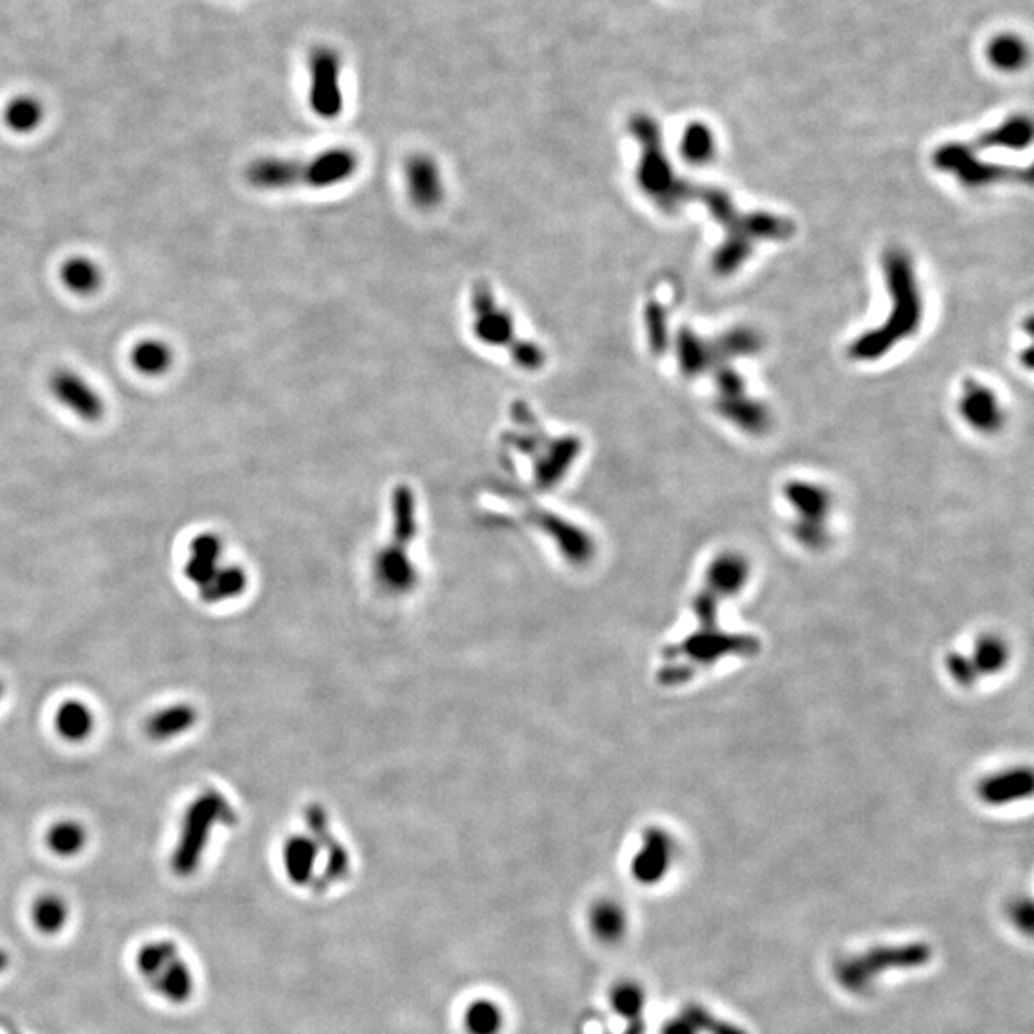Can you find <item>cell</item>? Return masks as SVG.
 I'll use <instances>...</instances> for the list:
<instances>
[{"instance_id": "cell-12", "label": "cell", "mask_w": 1034, "mask_h": 1034, "mask_svg": "<svg viewBox=\"0 0 1034 1034\" xmlns=\"http://www.w3.org/2000/svg\"><path fill=\"white\" fill-rule=\"evenodd\" d=\"M935 165L946 171L954 173L956 179L969 188H981L996 182L1006 180H1021V173L1015 169H1006L998 165L983 163L981 159L975 158V154L962 146V144H948L945 148H939L935 154Z\"/></svg>"}, {"instance_id": "cell-15", "label": "cell", "mask_w": 1034, "mask_h": 1034, "mask_svg": "<svg viewBox=\"0 0 1034 1034\" xmlns=\"http://www.w3.org/2000/svg\"><path fill=\"white\" fill-rule=\"evenodd\" d=\"M406 194L420 211H431L445 198V182L437 161L428 154H414L405 163Z\"/></svg>"}, {"instance_id": "cell-42", "label": "cell", "mask_w": 1034, "mask_h": 1034, "mask_svg": "<svg viewBox=\"0 0 1034 1034\" xmlns=\"http://www.w3.org/2000/svg\"><path fill=\"white\" fill-rule=\"evenodd\" d=\"M219 567H221V560H203V558L190 556V560L184 565V575L188 581H192L198 588H202L215 577Z\"/></svg>"}, {"instance_id": "cell-38", "label": "cell", "mask_w": 1034, "mask_h": 1034, "mask_svg": "<svg viewBox=\"0 0 1034 1034\" xmlns=\"http://www.w3.org/2000/svg\"><path fill=\"white\" fill-rule=\"evenodd\" d=\"M946 671H948L950 678L954 680V684H958L960 688H973L981 680L967 653H948L946 655Z\"/></svg>"}, {"instance_id": "cell-34", "label": "cell", "mask_w": 1034, "mask_h": 1034, "mask_svg": "<svg viewBox=\"0 0 1034 1034\" xmlns=\"http://www.w3.org/2000/svg\"><path fill=\"white\" fill-rule=\"evenodd\" d=\"M1029 142H1031V125L1027 119H1012L1006 125L981 136V140H979L981 148L998 146V148H1012V150L1027 148Z\"/></svg>"}, {"instance_id": "cell-28", "label": "cell", "mask_w": 1034, "mask_h": 1034, "mask_svg": "<svg viewBox=\"0 0 1034 1034\" xmlns=\"http://www.w3.org/2000/svg\"><path fill=\"white\" fill-rule=\"evenodd\" d=\"M676 353H678L680 368L684 370L686 376H697V374L705 372L713 362L711 343H705L703 339L697 338L696 334L690 332L688 328L678 332Z\"/></svg>"}, {"instance_id": "cell-10", "label": "cell", "mask_w": 1034, "mask_h": 1034, "mask_svg": "<svg viewBox=\"0 0 1034 1034\" xmlns=\"http://www.w3.org/2000/svg\"><path fill=\"white\" fill-rule=\"evenodd\" d=\"M305 830L293 832L282 843V866L293 885H307L315 877L322 849L336 841L330 828L328 810L309 805L303 810Z\"/></svg>"}, {"instance_id": "cell-21", "label": "cell", "mask_w": 1034, "mask_h": 1034, "mask_svg": "<svg viewBox=\"0 0 1034 1034\" xmlns=\"http://www.w3.org/2000/svg\"><path fill=\"white\" fill-rule=\"evenodd\" d=\"M198 722L196 707L188 703L169 705L146 720V734L154 742H167L192 730Z\"/></svg>"}, {"instance_id": "cell-17", "label": "cell", "mask_w": 1034, "mask_h": 1034, "mask_svg": "<svg viewBox=\"0 0 1034 1034\" xmlns=\"http://www.w3.org/2000/svg\"><path fill=\"white\" fill-rule=\"evenodd\" d=\"M751 579V565L740 552L726 550L717 554L705 569L703 588L713 592L720 602L742 594Z\"/></svg>"}, {"instance_id": "cell-32", "label": "cell", "mask_w": 1034, "mask_h": 1034, "mask_svg": "<svg viewBox=\"0 0 1034 1034\" xmlns=\"http://www.w3.org/2000/svg\"><path fill=\"white\" fill-rule=\"evenodd\" d=\"M60 276H62V282L66 284V288H69L71 292L85 293V295L98 290V286L102 282L100 269L85 257H75V259L66 261Z\"/></svg>"}, {"instance_id": "cell-4", "label": "cell", "mask_w": 1034, "mask_h": 1034, "mask_svg": "<svg viewBox=\"0 0 1034 1034\" xmlns=\"http://www.w3.org/2000/svg\"><path fill=\"white\" fill-rule=\"evenodd\" d=\"M359 156L349 148L324 150L309 159L265 158L251 163L246 180L259 190L282 188H332L353 179Z\"/></svg>"}, {"instance_id": "cell-22", "label": "cell", "mask_w": 1034, "mask_h": 1034, "mask_svg": "<svg viewBox=\"0 0 1034 1034\" xmlns=\"http://www.w3.org/2000/svg\"><path fill=\"white\" fill-rule=\"evenodd\" d=\"M249 586V575L240 563H223L215 577L200 588V598L205 604H221L240 598Z\"/></svg>"}, {"instance_id": "cell-3", "label": "cell", "mask_w": 1034, "mask_h": 1034, "mask_svg": "<svg viewBox=\"0 0 1034 1034\" xmlns=\"http://www.w3.org/2000/svg\"><path fill=\"white\" fill-rule=\"evenodd\" d=\"M885 276L893 307L883 326L853 341L849 355L860 362H874L895 349L902 339L918 332L923 318L922 293L910 257L904 251H889Z\"/></svg>"}, {"instance_id": "cell-36", "label": "cell", "mask_w": 1034, "mask_h": 1034, "mask_svg": "<svg viewBox=\"0 0 1034 1034\" xmlns=\"http://www.w3.org/2000/svg\"><path fill=\"white\" fill-rule=\"evenodd\" d=\"M669 324H667V315L665 311L657 305V303H648L646 307V332H648V339H650V347H652L653 353H663L667 349V341H669V332H667Z\"/></svg>"}, {"instance_id": "cell-39", "label": "cell", "mask_w": 1034, "mask_h": 1034, "mask_svg": "<svg viewBox=\"0 0 1034 1034\" xmlns=\"http://www.w3.org/2000/svg\"><path fill=\"white\" fill-rule=\"evenodd\" d=\"M611 1004L615 1012L625 1017H638L644 1008V994L636 985H619L611 994Z\"/></svg>"}, {"instance_id": "cell-20", "label": "cell", "mask_w": 1034, "mask_h": 1034, "mask_svg": "<svg viewBox=\"0 0 1034 1034\" xmlns=\"http://www.w3.org/2000/svg\"><path fill=\"white\" fill-rule=\"evenodd\" d=\"M960 412L967 424L981 433H994L1004 424V412L996 395L981 383H966Z\"/></svg>"}, {"instance_id": "cell-37", "label": "cell", "mask_w": 1034, "mask_h": 1034, "mask_svg": "<svg viewBox=\"0 0 1034 1034\" xmlns=\"http://www.w3.org/2000/svg\"><path fill=\"white\" fill-rule=\"evenodd\" d=\"M684 1021L694 1029V1033L696 1031H705V1033L709 1034H745L738 1027L730 1025V1023H722L717 1017H713L711 1013L705 1012L699 1006L686 1008Z\"/></svg>"}, {"instance_id": "cell-18", "label": "cell", "mask_w": 1034, "mask_h": 1034, "mask_svg": "<svg viewBox=\"0 0 1034 1034\" xmlns=\"http://www.w3.org/2000/svg\"><path fill=\"white\" fill-rule=\"evenodd\" d=\"M673 858V839L661 828H648L642 832V843L636 855L630 860V872L640 883H657L667 874Z\"/></svg>"}, {"instance_id": "cell-26", "label": "cell", "mask_w": 1034, "mask_h": 1034, "mask_svg": "<svg viewBox=\"0 0 1034 1034\" xmlns=\"http://www.w3.org/2000/svg\"><path fill=\"white\" fill-rule=\"evenodd\" d=\"M717 408L724 418L751 433H761L768 428V412L765 406L749 401L745 395L732 399H719Z\"/></svg>"}, {"instance_id": "cell-35", "label": "cell", "mask_w": 1034, "mask_h": 1034, "mask_svg": "<svg viewBox=\"0 0 1034 1034\" xmlns=\"http://www.w3.org/2000/svg\"><path fill=\"white\" fill-rule=\"evenodd\" d=\"M753 242H749L743 236H728L726 242L717 249L713 257V267L719 274H732L742 267L743 263L751 257Z\"/></svg>"}, {"instance_id": "cell-29", "label": "cell", "mask_w": 1034, "mask_h": 1034, "mask_svg": "<svg viewBox=\"0 0 1034 1034\" xmlns=\"http://www.w3.org/2000/svg\"><path fill=\"white\" fill-rule=\"evenodd\" d=\"M588 925L600 941L615 943L619 937H623L627 929V920L623 908H619L611 900H602L592 906L588 914Z\"/></svg>"}, {"instance_id": "cell-1", "label": "cell", "mask_w": 1034, "mask_h": 1034, "mask_svg": "<svg viewBox=\"0 0 1034 1034\" xmlns=\"http://www.w3.org/2000/svg\"><path fill=\"white\" fill-rule=\"evenodd\" d=\"M424 527L418 496L410 485H397L389 496L387 527L364 562V581L376 600L405 606L426 585Z\"/></svg>"}, {"instance_id": "cell-7", "label": "cell", "mask_w": 1034, "mask_h": 1034, "mask_svg": "<svg viewBox=\"0 0 1034 1034\" xmlns=\"http://www.w3.org/2000/svg\"><path fill=\"white\" fill-rule=\"evenodd\" d=\"M630 131L642 144V158L636 173L640 190L667 213H673L682 203L692 200L694 188L676 177L669 158H665L659 129L652 119L644 115L634 117Z\"/></svg>"}, {"instance_id": "cell-8", "label": "cell", "mask_w": 1034, "mask_h": 1034, "mask_svg": "<svg viewBox=\"0 0 1034 1034\" xmlns=\"http://www.w3.org/2000/svg\"><path fill=\"white\" fill-rule=\"evenodd\" d=\"M761 650V642L753 634L728 632L720 627L701 629L688 634L684 640L669 644L663 650L665 663H676L684 667L692 676L699 669L711 667L724 657H751Z\"/></svg>"}, {"instance_id": "cell-23", "label": "cell", "mask_w": 1034, "mask_h": 1034, "mask_svg": "<svg viewBox=\"0 0 1034 1034\" xmlns=\"http://www.w3.org/2000/svg\"><path fill=\"white\" fill-rule=\"evenodd\" d=\"M460 1023L466 1034H502L506 1027V1013L493 998L479 996L464 1006Z\"/></svg>"}, {"instance_id": "cell-44", "label": "cell", "mask_w": 1034, "mask_h": 1034, "mask_svg": "<svg viewBox=\"0 0 1034 1034\" xmlns=\"http://www.w3.org/2000/svg\"><path fill=\"white\" fill-rule=\"evenodd\" d=\"M10 966V956L0 948V975Z\"/></svg>"}, {"instance_id": "cell-13", "label": "cell", "mask_w": 1034, "mask_h": 1034, "mask_svg": "<svg viewBox=\"0 0 1034 1034\" xmlns=\"http://www.w3.org/2000/svg\"><path fill=\"white\" fill-rule=\"evenodd\" d=\"M48 389L60 405L66 406L81 420L98 422L104 416L106 408L102 397L87 380H83L73 370H56L48 380Z\"/></svg>"}, {"instance_id": "cell-46", "label": "cell", "mask_w": 1034, "mask_h": 1034, "mask_svg": "<svg viewBox=\"0 0 1034 1034\" xmlns=\"http://www.w3.org/2000/svg\"><path fill=\"white\" fill-rule=\"evenodd\" d=\"M2 694H4V684L0 682V697H2Z\"/></svg>"}, {"instance_id": "cell-33", "label": "cell", "mask_w": 1034, "mask_h": 1034, "mask_svg": "<svg viewBox=\"0 0 1034 1034\" xmlns=\"http://www.w3.org/2000/svg\"><path fill=\"white\" fill-rule=\"evenodd\" d=\"M680 152L688 163L703 165L715 156V136L705 125L694 123L680 140Z\"/></svg>"}, {"instance_id": "cell-16", "label": "cell", "mask_w": 1034, "mask_h": 1034, "mask_svg": "<svg viewBox=\"0 0 1034 1034\" xmlns=\"http://www.w3.org/2000/svg\"><path fill=\"white\" fill-rule=\"evenodd\" d=\"M1033 787V770L1029 766H1010L985 776L977 784V795L989 807H1006L1029 799Z\"/></svg>"}, {"instance_id": "cell-40", "label": "cell", "mask_w": 1034, "mask_h": 1034, "mask_svg": "<svg viewBox=\"0 0 1034 1034\" xmlns=\"http://www.w3.org/2000/svg\"><path fill=\"white\" fill-rule=\"evenodd\" d=\"M990 56H992L994 64H998L1000 68L1013 69L1021 66V62L1025 58V50L1021 43H1017L1013 37H1006L992 45Z\"/></svg>"}, {"instance_id": "cell-31", "label": "cell", "mask_w": 1034, "mask_h": 1034, "mask_svg": "<svg viewBox=\"0 0 1034 1034\" xmlns=\"http://www.w3.org/2000/svg\"><path fill=\"white\" fill-rule=\"evenodd\" d=\"M131 360L136 370L146 376H159L171 366V349L158 339H146L136 343Z\"/></svg>"}, {"instance_id": "cell-27", "label": "cell", "mask_w": 1034, "mask_h": 1034, "mask_svg": "<svg viewBox=\"0 0 1034 1034\" xmlns=\"http://www.w3.org/2000/svg\"><path fill=\"white\" fill-rule=\"evenodd\" d=\"M31 920L39 933L58 935L69 920L68 902L60 895L45 893L33 902Z\"/></svg>"}, {"instance_id": "cell-24", "label": "cell", "mask_w": 1034, "mask_h": 1034, "mask_svg": "<svg viewBox=\"0 0 1034 1034\" xmlns=\"http://www.w3.org/2000/svg\"><path fill=\"white\" fill-rule=\"evenodd\" d=\"M979 678L1000 675L1012 657L1008 642L998 634H981L967 653Z\"/></svg>"}, {"instance_id": "cell-9", "label": "cell", "mask_w": 1034, "mask_h": 1034, "mask_svg": "<svg viewBox=\"0 0 1034 1034\" xmlns=\"http://www.w3.org/2000/svg\"><path fill=\"white\" fill-rule=\"evenodd\" d=\"M784 498L795 512V521L789 527L791 537L810 552L828 548L832 539L828 527L833 506L830 491L812 481H789Z\"/></svg>"}, {"instance_id": "cell-43", "label": "cell", "mask_w": 1034, "mask_h": 1034, "mask_svg": "<svg viewBox=\"0 0 1034 1034\" xmlns=\"http://www.w3.org/2000/svg\"><path fill=\"white\" fill-rule=\"evenodd\" d=\"M665 1034H696V1033H694V1029H692V1027H690V1025H688V1023H686V1021H684V1019H680V1021H675V1023H671V1025H669V1027H667V1029H665Z\"/></svg>"}, {"instance_id": "cell-19", "label": "cell", "mask_w": 1034, "mask_h": 1034, "mask_svg": "<svg viewBox=\"0 0 1034 1034\" xmlns=\"http://www.w3.org/2000/svg\"><path fill=\"white\" fill-rule=\"evenodd\" d=\"M146 981L161 998L175 1006L186 1004L194 994V975L182 960L179 948H175Z\"/></svg>"}, {"instance_id": "cell-11", "label": "cell", "mask_w": 1034, "mask_h": 1034, "mask_svg": "<svg viewBox=\"0 0 1034 1034\" xmlns=\"http://www.w3.org/2000/svg\"><path fill=\"white\" fill-rule=\"evenodd\" d=\"M931 956L929 946L922 943L904 946H883L868 954L858 956L841 969V981L845 987L858 990L866 987L874 977L889 967L923 966Z\"/></svg>"}, {"instance_id": "cell-6", "label": "cell", "mask_w": 1034, "mask_h": 1034, "mask_svg": "<svg viewBox=\"0 0 1034 1034\" xmlns=\"http://www.w3.org/2000/svg\"><path fill=\"white\" fill-rule=\"evenodd\" d=\"M236 810L217 789L202 791L184 812L180 835L171 856V870L179 877L194 876L202 864L205 847L217 826L236 822Z\"/></svg>"}, {"instance_id": "cell-14", "label": "cell", "mask_w": 1034, "mask_h": 1034, "mask_svg": "<svg viewBox=\"0 0 1034 1034\" xmlns=\"http://www.w3.org/2000/svg\"><path fill=\"white\" fill-rule=\"evenodd\" d=\"M311 106L318 117L332 119L341 112L339 60L332 50L320 48L311 60Z\"/></svg>"}, {"instance_id": "cell-25", "label": "cell", "mask_w": 1034, "mask_h": 1034, "mask_svg": "<svg viewBox=\"0 0 1034 1034\" xmlns=\"http://www.w3.org/2000/svg\"><path fill=\"white\" fill-rule=\"evenodd\" d=\"M56 730L66 742L87 740L94 730V715L89 705L77 699L62 703L56 713Z\"/></svg>"}, {"instance_id": "cell-41", "label": "cell", "mask_w": 1034, "mask_h": 1034, "mask_svg": "<svg viewBox=\"0 0 1034 1034\" xmlns=\"http://www.w3.org/2000/svg\"><path fill=\"white\" fill-rule=\"evenodd\" d=\"M225 554V542L215 533H203L190 542V556L203 560H221Z\"/></svg>"}, {"instance_id": "cell-2", "label": "cell", "mask_w": 1034, "mask_h": 1034, "mask_svg": "<svg viewBox=\"0 0 1034 1034\" xmlns=\"http://www.w3.org/2000/svg\"><path fill=\"white\" fill-rule=\"evenodd\" d=\"M504 450L527 462L529 485L539 493L558 489L577 464L583 443L577 435H552L542 428L531 406L517 401L510 408V428L502 435Z\"/></svg>"}, {"instance_id": "cell-5", "label": "cell", "mask_w": 1034, "mask_h": 1034, "mask_svg": "<svg viewBox=\"0 0 1034 1034\" xmlns=\"http://www.w3.org/2000/svg\"><path fill=\"white\" fill-rule=\"evenodd\" d=\"M472 313V332L479 343L506 349L523 370H539L546 364V351L539 343L517 336L516 316L496 299L485 280L473 286Z\"/></svg>"}, {"instance_id": "cell-45", "label": "cell", "mask_w": 1034, "mask_h": 1034, "mask_svg": "<svg viewBox=\"0 0 1034 1034\" xmlns=\"http://www.w3.org/2000/svg\"><path fill=\"white\" fill-rule=\"evenodd\" d=\"M6 1034H22V1033H20V1031H18V1029H16V1027H12V1025H6Z\"/></svg>"}, {"instance_id": "cell-30", "label": "cell", "mask_w": 1034, "mask_h": 1034, "mask_svg": "<svg viewBox=\"0 0 1034 1034\" xmlns=\"http://www.w3.org/2000/svg\"><path fill=\"white\" fill-rule=\"evenodd\" d=\"M87 839H89L87 830L79 822H73V820L56 822L46 832V845H48L50 853L62 856V858H71V856L83 853V849L87 847Z\"/></svg>"}]
</instances>
